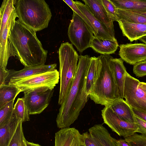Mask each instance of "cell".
<instances>
[{
	"instance_id": "obj_40",
	"label": "cell",
	"mask_w": 146,
	"mask_h": 146,
	"mask_svg": "<svg viewBox=\"0 0 146 146\" xmlns=\"http://www.w3.org/2000/svg\"><path fill=\"white\" fill-rule=\"evenodd\" d=\"M129 10L133 12L144 16L146 17V10L140 11H135L131 10Z\"/></svg>"
},
{
	"instance_id": "obj_42",
	"label": "cell",
	"mask_w": 146,
	"mask_h": 146,
	"mask_svg": "<svg viewBox=\"0 0 146 146\" xmlns=\"http://www.w3.org/2000/svg\"><path fill=\"white\" fill-rule=\"evenodd\" d=\"M27 146H41L37 143H35L33 142H30L27 141Z\"/></svg>"
},
{
	"instance_id": "obj_23",
	"label": "cell",
	"mask_w": 146,
	"mask_h": 146,
	"mask_svg": "<svg viewBox=\"0 0 146 146\" xmlns=\"http://www.w3.org/2000/svg\"><path fill=\"white\" fill-rule=\"evenodd\" d=\"M101 63V60L99 56L91 57L86 82V93L88 96L96 79Z\"/></svg>"
},
{
	"instance_id": "obj_38",
	"label": "cell",
	"mask_w": 146,
	"mask_h": 146,
	"mask_svg": "<svg viewBox=\"0 0 146 146\" xmlns=\"http://www.w3.org/2000/svg\"><path fill=\"white\" fill-rule=\"evenodd\" d=\"M9 74L8 70L5 71L0 69V86L5 84Z\"/></svg>"
},
{
	"instance_id": "obj_25",
	"label": "cell",
	"mask_w": 146,
	"mask_h": 146,
	"mask_svg": "<svg viewBox=\"0 0 146 146\" xmlns=\"http://www.w3.org/2000/svg\"><path fill=\"white\" fill-rule=\"evenodd\" d=\"M117 9L140 11L146 10V0H111Z\"/></svg>"
},
{
	"instance_id": "obj_20",
	"label": "cell",
	"mask_w": 146,
	"mask_h": 146,
	"mask_svg": "<svg viewBox=\"0 0 146 146\" xmlns=\"http://www.w3.org/2000/svg\"><path fill=\"white\" fill-rule=\"evenodd\" d=\"M119 46L116 39L112 40L100 39L94 36L91 42L90 47L96 52L102 55H110L114 53Z\"/></svg>"
},
{
	"instance_id": "obj_16",
	"label": "cell",
	"mask_w": 146,
	"mask_h": 146,
	"mask_svg": "<svg viewBox=\"0 0 146 146\" xmlns=\"http://www.w3.org/2000/svg\"><path fill=\"white\" fill-rule=\"evenodd\" d=\"M86 8L96 18L104 24L115 37L113 21L107 13L102 0H83Z\"/></svg>"
},
{
	"instance_id": "obj_33",
	"label": "cell",
	"mask_w": 146,
	"mask_h": 146,
	"mask_svg": "<svg viewBox=\"0 0 146 146\" xmlns=\"http://www.w3.org/2000/svg\"><path fill=\"white\" fill-rule=\"evenodd\" d=\"M102 1L106 12L113 21H117V8L114 4L110 0H102Z\"/></svg>"
},
{
	"instance_id": "obj_15",
	"label": "cell",
	"mask_w": 146,
	"mask_h": 146,
	"mask_svg": "<svg viewBox=\"0 0 146 146\" xmlns=\"http://www.w3.org/2000/svg\"><path fill=\"white\" fill-rule=\"evenodd\" d=\"M74 3L81 11L86 16L94 30V36L100 39L108 40L116 39L104 23L95 18L86 8L85 4L80 1H76Z\"/></svg>"
},
{
	"instance_id": "obj_7",
	"label": "cell",
	"mask_w": 146,
	"mask_h": 146,
	"mask_svg": "<svg viewBox=\"0 0 146 146\" xmlns=\"http://www.w3.org/2000/svg\"><path fill=\"white\" fill-rule=\"evenodd\" d=\"M59 78V72L56 69L10 82L8 84L15 86L21 92L43 87L53 89L58 83Z\"/></svg>"
},
{
	"instance_id": "obj_12",
	"label": "cell",
	"mask_w": 146,
	"mask_h": 146,
	"mask_svg": "<svg viewBox=\"0 0 146 146\" xmlns=\"http://www.w3.org/2000/svg\"><path fill=\"white\" fill-rule=\"evenodd\" d=\"M119 46V55L127 63L134 65L146 60V44L129 43L121 44Z\"/></svg>"
},
{
	"instance_id": "obj_1",
	"label": "cell",
	"mask_w": 146,
	"mask_h": 146,
	"mask_svg": "<svg viewBox=\"0 0 146 146\" xmlns=\"http://www.w3.org/2000/svg\"><path fill=\"white\" fill-rule=\"evenodd\" d=\"M90 58L88 55L79 56L71 89L66 100L60 106L56 118L59 128L70 127L77 119L87 102L89 97L86 93V82Z\"/></svg>"
},
{
	"instance_id": "obj_6",
	"label": "cell",
	"mask_w": 146,
	"mask_h": 146,
	"mask_svg": "<svg viewBox=\"0 0 146 146\" xmlns=\"http://www.w3.org/2000/svg\"><path fill=\"white\" fill-rule=\"evenodd\" d=\"M68 31L69 40L80 53L90 47L91 40L94 37L84 21L74 11Z\"/></svg>"
},
{
	"instance_id": "obj_4",
	"label": "cell",
	"mask_w": 146,
	"mask_h": 146,
	"mask_svg": "<svg viewBox=\"0 0 146 146\" xmlns=\"http://www.w3.org/2000/svg\"><path fill=\"white\" fill-rule=\"evenodd\" d=\"M15 7L20 23L36 32L46 28L52 16L44 0H16Z\"/></svg>"
},
{
	"instance_id": "obj_21",
	"label": "cell",
	"mask_w": 146,
	"mask_h": 146,
	"mask_svg": "<svg viewBox=\"0 0 146 146\" xmlns=\"http://www.w3.org/2000/svg\"><path fill=\"white\" fill-rule=\"evenodd\" d=\"M109 107L124 120L134 123L135 115L132 108L123 99L116 100Z\"/></svg>"
},
{
	"instance_id": "obj_39",
	"label": "cell",
	"mask_w": 146,
	"mask_h": 146,
	"mask_svg": "<svg viewBox=\"0 0 146 146\" xmlns=\"http://www.w3.org/2000/svg\"><path fill=\"white\" fill-rule=\"evenodd\" d=\"M116 143L118 146H129L124 139H120L119 140H117Z\"/></svg>"
},
{
	"instance_id": "obj_28",
	"label": "cell",
	"mask_w": 146,
	"mask_h": 146,
	"mask_svg": "<svg viewBox=\"0 0 146 146\" xmlns=\"http://www.w3.org/2000/svg\"><path fill=\"white\" fill-rule=\"evenodd\" d=\"M14 111L23 122L30 120V114L23 98H18L14 106Z\"/></svg>"
},
{
	"instance_id": "obj_34",
	"label": "cell",
	"mask_w": 146,
	"mask_h": 146,
	"mask_svg": "<svg viewBox=\"0 0 146 146\" xmlns=\"http://www.w3.org/2000/svg\"><path fill=\"white\" fill-rule=\"evenodd\" d=\"M133 72L138 78L146 76V60L134 64Z\"/></svg>"
},
{
	"instance_id": "obj_41",
	"label": "cell",
	"mask_w": 146,
	"mask_h": 146,
	"mask_svg": "<svg viewBox=\"0 0 146 146\" xmlns=\"http://www.w3.org/2000/svg\"><path fill=\"white\" fill-rule=\"evenodd\" d=\"M139 85L143 90L146 93V83L140 82Z\"/></svg>"
},
{
	"instance_id": "obj_36",
	"label": "cell",
	"mask_w": 146,
	"mask_h": 146,
	"mask_svg": "<svg viewBox=\"0 0 146 146\" xmlns=\"http://www.w3.org/2000/svg\"><path fill=\"white\" fill-rule=\"evenodd\" d=\"M82 135L83 146H98L89 132H86L83 133Z\"/></svg>"
},
{
	"instance_id": "obj_11",
	"label": "cell",
	"mask_w": 146,
	"mask_h": 146,
	"mask_svg": "<svg viewBox=\"0 0 146 146\" xmlns=\"http://www.w3.org/2000/svg\"><path fill=\"white\" fill-rule=\"evenodd\" d=\"M18 17L15 9L11 13L1 34L0 35V69L6 71L9 58L14 55L8 39L9 31Z\"/></svg>"
},
{
	"instance_id": "obj_27",
	"label": "cell",
	"mask_w": 146,
	"mask_h": 146,
	"mask_svg": "<svg viewBox=\"0 0 146 146\" xmlns=\"http://www.w3.org/2000/svg\"><path fill=\"white\" fill-rule=\"evenodd\" d=\"M16 0H4L0 9V35L3 30L13 10L15 9L14 6Z\"/></svg>"
},
{
	"instance_id": "obj_31",
	"label": "cell",
	"mask_w": 146,
	"mask_h": 146,
	"mask_svg": "<svg viewBox=\"0 0 146 146\" xmlns=\"http://www.w3.org/2000/svg\"><path fill=\"white\" fill-rule=\"evenodd\" d=\"M129 146H146V135L135 133L124 138Z\"/></svg>"
},
{
	"instance_id": "obj_35",
	"label": "cell",
	"mask_w": 146,
	"mask_h": 146,
	"mask_svg": "<svg viewBox=\"0 0 146 146\" xmlns=\"http://www.w3.org/2000/svg\"><path fill=\"white\" fill-rule=\"evenodd\" d=\"M134 120L138 128L137 132L146 135V121L135 115Z\"/></svg>"
},
{
	"instance_id": "obj_43",
	"label": "cell",
	"mask_w": 146,
	"mask_h": 146,
	"mask_svg": "<svg viewBox=\"0 0 146 146\" xmlns=\"http://www.w3.org/2000/svg\"><path fill=\"white\" fill-rule=\"evenodd\" d=\"M139 40L141 42H142L146 44V36L141 38Z\"/></svg>"
},
{
	"instance_id": "obj_32",
	"label": "cell",
	"mask_w": 146,
	"mask_h": 146,
	"mask_svg": "<svg viewBox=\"0 0 146 146\" xmlns=\"http://www.w3.org/2000/svg\"><path fill=\"white\" fill-rule=\"evenodd\" d=\"M63 1L71 8L73 11H75L84 21L90 30L94 35V30L93 26L87 18L75 4L74 1L72 0H63Z\"/></svg>"
},
{
	"instance_id": "obj_18",
	"label": "cell",
	"mask_w": 146,
	"mask_h": 146,
	"mask_svg": "<svg viewBox=\"0 0 146 146\" xmlns=\"http://www.w3.org/2000/svg\"><path fill=\"white\" fill-rule=\"evenodd\" d=\"M88 132L98 146H118L117 139L111 136L102 124L94 125L89 129Z\"/></svg>"
},
{
	"instance_id": "obj_26",
	"label": "cell",
	"mask_w": 146,
	"mask_h": 146,
	"mask_svg": "<svg viewBox=\"0 0 146 146\" xmlns=\"http://www.w3.org/2000/svg\"><path fill=\"white\" fill-rule=\"evenodd\" d=\"M116 15L117 20H123L131 23L146 25V17L129 9H117Z\"/></svg>"
},
{
	"instance_id": "obj_17",
	"label": "cell",
	"mask_w": 146,
	"mask_h": 146,
	"mask_svg": "<svg viewBox=\"0 0 146 146\" xmlns=\"http://www.w3.org/2000/svg\"><path fill=\"white\" fill-rule=\"evenodd\" d=\"M117 22L123 35L131 42L146 36L145 24L131 23L123 20H118Z\"/></svg>"
},
{
	"instance_id": "obj_24",
	"label": "cell",
	"mask_w": 146,
	"mask_h": 146,
	"mask_svg": "<svg viewBox=\"0 0 146 146\" xmlns=\"http://www.w3.org/2000/svg\"><path fill=\"white\" fill-rule=\"evenodd\" d=\"M21 90L12 84H4L0 86V108L15 100Z\"/></svg>"
},
{
	"instance_id": "obj_13",
	"label": "cell",
	"mask_w": 146,
	"mask_h": 146,
	"mask_svg": "<svg viewBox=\"0 0 146 146\" xmlns=\"http://www.w3.org/2000/svg\"><path fill=\"white\" fill-rule=\"evenodd\" d=\"M55 146H83L82 134L74 127L61 129L55 133Z\"/></svg>"
},
{
	"instance_id": "obj_9",
	"label": "cell",
	"mask_w": 146,
	"mask_h": 146,
	"mask_svg": "<svg viewBox=\"0 0 146 146\" xmlns=\"http://www.w3.org/2000/svg\"><path fill=\"white\" fill-rule=\"evenodd\" d=\"M140 82L127 72L125 77L123 98L132 108L146 111V93L139 85Z\"/></svg>"
},
{
	"instance_id": "obj_2",
	"label": "cell",
	"mask_w": 146,
	"mask_h": 146,
	"mask_svg": "<svg viewBox=\"0 0 146 146\" xmlns=\"http://www.w3.org/2000/svg\"><path fill=\"white\" fill-rule=\"evenodd\" d=\"M36 32L17 20L9 33L14 56L25 67L44 65L46 61L48 51L43 48Z\"/></svg>"
},
{
	"instance_id": "obj_37",
	"label": "cell",
	"mask_w": 146,
	"mask_h": 146,
	"mask_svg": "<svg viewBox=\"0 0 146 146\" xmlns=\"http://www.w3.org/2000/svg\"><path fill=\"white\" fill-rule=\"evenodd\" d=\"M132 109L135 115L146 121V111L133 108Z\"/></svg>"
},
{
	"instance_id": "obj_5",
	"label": "cell",
	"mask_w": 146,
	"mask_h": 146,
	"mask_svg": "<svg viewBox=\"0 0 146 146\" xmlns=\"http://www.w3.org/2000/svg\"><path fill=\"white\" fill-rule=\"evenodd\" d=\"M60 85L58 104L66 100L71 89L76 72L79 56L72 44L62 43L58 51Z\"/></svg>"
},
{
	"instance_id": "obj_14",
	"label": "cell",
	"mask_w": 146,
	"mask_h": 146,
	"mask_svg": "<svg viewBox=\"0 0 146 146\" xmlns=\"http://www.w3.org/2000/svg\"><path fill=\"white\" fill-rule=\"evenodd\" d=\"M56 64H53L35 66L25 67L23 69L19 71L8 70L9 75L5 80V84H8L10 82L34 75L54 70L56 69Z\"/></svg>"
},
{
	"instance_id": "obj_22",
	"label": "cell",
	"mask_w": 146,
	"mask_h": 146,
	"mask_svg": "<svg viewBox=\"0 0 146 146\" xmlns=\"http://www.w3.org/2000/svg\"><path fill=\"white\" fill-rule=\"evenodd\" d=\"M110 61L114 72L116 82L118 86L120 98L123 99L125 77L127 72L124 64V61L121 58H114L112 56Z\"/></svg>"
},
{
	"instance_id": "obj_8",
	"label": "cell",
	"mask_w": 146,
	"mask_h": 146,
	"mask_svg": "<svg viewBox=\"0 0 146 146\" xmlns=\"http://www.w3.org/2000/svg\"><path fill=\"white\" fill-rule=\"evenodd\" d=\"M54 92L53 89L43 87L24 92L23 97L30 115L39 114L48 106Z\"/></svg>"
},
{
	"instance_id": "obj_29",
	"label": "cell",
	"mask_w": 146,
	"mask_h": 146,
	"mask_svg": "<svg viewBox=\"0 0 146 146\" xmlns=\"http://www.w3.org/2000/svg\"><path fill=\"white\" fill-rule=\"evenodd\" d=\"M14 100L0 108V127L7 123L10 119L14 111Z\"/></svg>"
},
{
	"instance_id": "obj_19",
	"label": "cell",
	"mask_w": 146,
	"mask_h": 146,
	"mask_svg": "<svg viewBox=\"0 0 146 146\" xmlns=\"http://www.w3.org/2000/svg\"><path fill=\"white\" fill-rule=\"evenodd\" d=\"M21 120L14 111L9 121L0 127V146H9Z\"/></svg>"
},
{
	"instance_id": "obj_3",
	"label": "cell",
	"mask_w": 146,
	"mask_h": 146,
	"mask_svg": "<svg viewBox=\"0 0 146 146\" xmlns=\"http://www.w3.org/2000/svg\"><path fill=\"white\" fill-rule=\"evenodd\" d=\"M110 55H101L96 79L89 97L96 104L109 106L120 98Z\"/></svg>"
},
{
	"instance_id": "obj_10",
	"label": "cell",
	"mask_w": 146,
	"mask_h": 146,
	"mask_svg": "<svg viewBox=\"0 0 146 146\" xmlns=\"http://www.w3.org/2000/svg\"><path fill=\"white\" fill-rule=\"evenodd\" d=\"M101 112L104 123L119 136L125 138L137 132L138 128L136 123L124 120L109 107H105Z\"/></svg>"
},
{
	"instance_id": "obj_30",
	"label": "cell",
	"mask_w": 146,
	"mask_h": 146,
	"mask_svg": "<svg viewBox=\"0 0 146 146\" xmlns=\"http://www.w3.org/2000/svg\"><path fill=\"white\" fill-rule=\"evenodd\" d=\"M23 121H20L9 146H27V141L24 135Z\"/></svg>"
}]
</instances>
